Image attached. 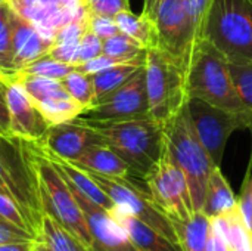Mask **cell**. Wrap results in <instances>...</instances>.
Masks as SVG:
<instances>
[{
  "label": "cell",
  "mask_w": 252,
  "mask_h": 251,
  "mask_svg": "<svg viewBox=\"0 0 252 251\" xmlns=\"http://www.w3.org/2000/svg\"><path fill=\"white\" fill-rule=\"evenodd\" d=\"M0 194H4L18 206L28 231L37 241L44 210L37 170L27 141L0 136Z\"/></svg>",
  "instance_id": "1"
},
{
  "label": "cell",
  "mask_w": 252,
  "mask_h": 251,
  "mask_svg": "<svg viewBox=\"0 0 252 251\" xmlns=\"http://www.w3.org/2000/svg\"><path fill=\"white\" fill-rule=\"evenodd\" d=\"M84 121L100 133L105 145L120 155L137 178L143 179L162 155L165 126L152 117L124 121Z\"/></svg>",
  "instance_id": "2"
},
{
  "label": "cell",
  "mask_w": 252,
  "mask_h": 251,
  "mask_svg": "<svg viewBox=\"0 0 252 251\" xmlns=\"http://www.w3.org/2000/svg\"><path fill=\"white\" fill-rule=\"evenodd\" d=\"M149 115L165 126L188 104V64L170 53L149 47L145 55Z\"/></svg>",
  "instance_id": "3"
},
{
  "label": "cell",
  "mask_w": 252,
  "mask_h": 251,
  "mask_svg": "<svg viewBox=\"0 0 252 251\" xmlns=\"http://www.w3.org/2000/svg\"><path fill=\"white\" fill-rule=\"evenodd\" d=\"M165 146L188 180L193 210H202L208 180L216 166L195 133L188 105L165 124Z\"/></svg>",
  "instance_id": "4"
},
{
  "label": "cell",
  "mask_w": 252,
  "mask_h": 251,
  "mask_svg": "<svg viewBox=\"0 0 252 251\" xmlns=\"http://www.w3.org/2000/svg\"><path fill=\"white\" fill-rule=\"evenodd\" d=\"M188 95L247 115L235 89L227 59L205 40L196 44L188 65Z\"/></svg>",
  "instance_id": "5"
},
{
  "label": "cell",
  "mask_w": 252,
  "mask_h": 251,
  "mask_svg": "<svg viewBox=\"0 0 252 251\" xmlns=\"http://www.w3.org/2000/svg\"><path fill=\"white\" fill-rule=\"evenodd\" d=\"M204 40L227 61L252 62V0H213Z\"/></svg>",
  "instance_id": "6"
},
{
  "label": "cell",
  "mask_w": 252,
  "mask_h": 251,
  "mask_svg": "<svg viewBox=\"0 0 252 251\" xmlns=\"http://www.w3.org/2000/svg\"><path fill=\"white\" fill-rule=\"evenodd\" d=\"M27 145L37 170L44 215L74 234L90 250V232L69 185L35 142H27Z\"/></svg>",
  "instance_id": "7"
},
{
  "label": "cell",
  "mask_w": 252,
  "mask_h": 251,
  "mask_svg": "<svg viewBox=\"0 0 252 251\" xmlns=\"http://www.w3.org/2000/svg\"><path fill=\"white\" fill-rule=\"evenodd\" d=\"M143 180L155 206L171 222H182L193 215L188 180L171 158L167 146H164L161 158Z\"/></svg>",
  "instance_id": "8"
},
{
  "label": "cell",
  "mask_w": 252,
  "mask_h": 251,
  "mask_svg": "<svg viewBox=\"0 0 252 251\" xmlns=\"http://www.w3.org/2000/svg\"><path fill=\"white\" fill-rule=\"evenodd\" d=\"M186 105L199 142L214 166L220 167L230 135L238 129L251 127L248 115L214 107L198 98H189Z\"/></svg>",
  "instance_id": "9"
},
{
  "label": "cell",
  "mask_w": 252,
  "mask_h": 251,
  "mask_svg": "<svg viewBox=\"0 0 252 251\" xmlns=\"http://www.w3.org/2000/svg\"><path fill=\"white\" fill-rule=\"evenodd\" d=\"M86 172L106 192V195L114 201L115 206L127 210L128 213L177 244V237L171 220L155 206L148 191L137 186L131 179L109 178L90 170Z\"/></svg>",
  "instance_id": "10"
},
{
  "label": "cell",
  "mask_w": 252,
  "mask_h": 251,
  "mask_svg": "<svg viewBox=\"0 0 252 251\" xmlns=\"http://www.w3.org/2000/svg\"><path fill=\"white\" fill-rule=\"evenodd\" d=\"M80 117L90 121H124L151 117L145 64L126 83L86 109Z\"/></svg>",
  "instance_id": "11"
},
{
  "label": "cell",
  "mask_w": 252,
  "mask_h": 251,
  "mask_svg": "<svg viewBox=\"0 0 252 251\" xmlns=\"http://www.w3.org/2000/svg\"><path fill=\"white\" fill-rule=\"evenodd\" d=\"M148 19L152 22L155 31L154 47H158L189 65L198 43L182 0H164Z\"/></svg>",
  "instance_id": "12"
},
{
  "label": "cell",
  "mask_w": 252,
  "mask_h": 251,
  "mask_svg": "<svg viewBox=\"0 0 252 251\" xmlns=\"http://www.w3.org/2000/svg\"><path fill=\"white\" fill-rule=\"evenodd\" d=\"M9 3L18 15L32 22L52 40L69 21L89 16V7L80 0H9Z\"/></svg>",
  "instance_id": "13"
},
{
  "label": "cell",
  "mask_w": 252,
  "mask_h": 251,
  "mask_svg": "<svg viewBox=\"0 0 252 251\" xmlns=\"http://www.w3.org/2000/svg\"><path fill=\"white\" fill-rule=\"evenodd\" d=\"M69 188L84 215L90 232V251H139L124 228L111 216L106 209L92 203L71 185Z\"/></svg>",
  "instance_id": "14"
},
{
  "label": "cell",
  "mask_w": 252,
  "mask_h": 251,
  "mask_svg": "<svg viewBox=\"0 0 252 251\" xmlns=\"http://www.w3.org/2000/svg\"><path fill=\"white\" fill-rule=\"evenodd\" d=\"M38 145L49 154L66 161H75L93 145H105L100 133L83 118L50 126Z\"/></svg>",
  "instance_id": "15"
},
{
  "label": "cell",
  "mask_w": 252,
  "mask_h": 251,
  "mask_svg": "<svg viewBox=\"0 0 252 251\" xmlns=\"http://www.w3.org/2000/svg\"><path fill=\"white\" fill-rule=\"evenodd\" d=\"M6 98L10 117V136L27 142H41L50 124L16 80H12L6 86Z\"/></svg>",
  "instance_id": "16"
},
{
  "label": "cell",
  "mask_w": 252,
  "mask_h": 251,
  "mask_svg": "<svg viewBox=\"0 0 252 251\" xmlns=\"http://www.w3.org/2000/svg\"><path fill=\"white\" fill-rule=\"evenodd\" d=\"M13 59L16 71L47 55L53 40L46 37L32 22L15 12L13 16Z\"/></svg>",
  "instance_id": "17"
},
{
  "label": "cell",
  "mask_w": 252,
  "mask_h": 251,
  "mask_svg": "<svg viewBox=\"0 0 252 251\" xmlns=\"http://www.w3.org/2000/svg\"><path fill=\"white\" fill-rule=\"evenodd\" d=\"M108 212L124 228L139 251H182L179 244L173 243L127 210L115 206Z\"/></svg>",
  "instance_id": "18"
},
{
  "label": "cell",
  "mask_w": 252,
  "mask_h": 251,
  "mask_svg": "<svg viewBox=\"0 0 252 251\" xmlns=\"http://www.w3.org/2000/svg\"><path fill=\"white\" fill-rule=\"evenodd\" d=\"M38 145V143H37ZM40 146V145H38ZM41 148V146H40ZM43 149V148H41ZM43 152L46 154V157L56 166V169L62 173V176L65 178V180L72 186L75 188L80 194H83L86 198H89L92 203L106 209V210H111L112 207H115L114 201L106 195V192L93 180V178L81 167L75 166L74 163L71 161H66L63 158H59L53 154H49L43 149Z\"/></svg>",
  "instance_id": "19"
},
{
  "label": "cell",
  "mask_w": 252,
  "mask_h": 251,
  "mask_svg": "<svg viewBox=\"0 0 252 251\" xmlns=\"http://www.w3.org/2000/svg\"><path fill=\"white\" fill-rule=\"evenodd\" d=\"M71 163L81 169L109 178L131 179L133 176L130 166L106 145H93Z\"/></svg>",
  "instance_id": "20"
},
{
  "label": "cell",
  "mask_w": 252,
  "mask_h": 251,
  "mask_svg": "<svg viewBox=\"0 0 252 251\" xmlns=\"http://www.w3.org/2000/svg\"><path fill=\"white\" fill-rule=\"evenodd\" d=\"M238 207L239 204H238V200L233 194L230 183L224 178L221 169L214 167L208 180V186H207L201 212H204L210 219H214V217L229 215Z\"/></svg>",
  "instance_id": "21"
},
{
  "label": "cell",
  "mask_w": 252,
  "mask_h": 251,
  "mask_svg": "<svg viewBox=\"0 0 252 251\" xmlns=\"http://www.w3.org/2000/svg\"><path fill=\"white\" fill-rule=\"evenodd\" d=\"M171 223L182 251H208L213 228L211 219L204 212H193L189 219Z\"/></svg>",
  "instance_id": "22"
},
{
  "label": "cell",
  "mask_w": 252,
  "mask_h": 251,
  "mask_svg": "<svg viewBox=\"0 0 252 251\" xmlns=\"http://www.w3.org/2000/svg\"><path fill=\"white\" fill-rule=\"evenodd\" d=\"M145 55H146V52H145ZM145 55L140 58H136L133 61L121 62L114 67H109L97 74H93L92 81H93V87H94V104L99 102L100 99H103L111 92H114L123 83H126L140 67H143Z\"/></svg>",
  "instance_id": "23"
},
{
  "label": "cell",
  "mask_w": 252,
  "mask_h": 251,
  "mask_svg": "<svg viewBox=\"0 0 252 251\" xmlns=\"http://www.w3.org/2000/svg\"><path fill=\"white\" fill-rule=\"evenodd\" d=\"M37 243L47 251H90L74 234L44 215Z\"/></svg>",
  "instance_id": "24"
},
{
  "label": "cell",
  "mask_w": 252,
  "mask_h": 251,
  "mask_svg": "<svg viewBox=\"0 0 252 251\" xmlns=\"http://www.w3.org/2000/svg\"><path fill=\"white\" fill-rule=\"evenodd\" d=\"M34 104L50 126L72 121L86 111L71 96H56V98L43 99Z\"/></svg>",
  "instance_id": "25"
},
{
  "label": "cell",
  "mask_w": 252,
  "mask_h": 251,
  "mask_svg": "<svg viewBox=\"0 0 252 251\" xmlns=\"http://www.w3.org/2000/svg\"><path fill=\"white\" fill-rule=\"evenodd\" d=\"M114 19L120 28V33L139 41L145 49L155 46L154 25L142 13L136 15L131 12V9H128V10H123V12L117 13L114 16Z\"/></svg>",
  "instance_id": "26"
},
{
  "label": "cell",
  "mask_w": 252,
  "mask_h": 251,
  "mask_svg": "<svg viewBox=\"0 0 252 251\" xmlns=\"http://www.w3.org/2000/svg\"><path fill=\"white\" fill-rule=\"evenodd\" d=\"M13 16L15 10L12 9L9 0L0 6V70L12 80L18 72L15 68L13 59Z\"/></svg>",
  "instance_id": "27"
},
{
  "label": "cell",
  "mask_w": 252,
  "mask_h": 251,
  "mask_svg": "<svg viewBox=\"0 0 252 251\" xmlns=\"http://www.w3.org/2000/svg\"><path fill=\"white\" fill-rule=\"evenodd\" d=\"M12 80H16L24 90L28 93V96L32 99V102H38L49 98L56 96H69L65 90L61 80L34 75V74H25V72H16Z\"/></svg>",
  "instance_id": "28"
},
{
  "label": "cell",
  "mask_w": 252,
  "mask_h": 251,
  "mask_svg": "<svg viewBox=\"0 0 252 251\" xmlns=\"http://www.w3.org/2000/svg\"><path fill=\"white\" fill-rule=\"evenodd\" d=\"M227 65L235 89L238 92V96L244 105L247 115L250 117L252 127V62L227 61Z\"/></svg>",
  "instance_id": "29"
},
{
  "label": "cell",
  "mask_w": 252,
  "mask_h": 251,
  "mask_svg": "<svg viewBox=\"0 0 252 251\" xmlns=\"http://www.w3.org/2000/svg\"><path fill=\"white\" fill-rule=\"evenodd\" d=\"M62 84L68 95L78 102L84 109H89L94 104V87L92 81V75L80 72L77 70L71 71L62 80Z\"/></svg>",
  "instance_id": "30"
},
{
  "label": "cell",
  "mask_w": 252,
  "mask_h": 251,
  "mask_svg": "<svg viewBox=\"0 0 252 251\" xmlns=\"http://www.w3.org/2000/svg\"><path fill=\"white\" fill-rule=\"evenodd\" d=\"M145 52L146 49L139 41L123 33H118L103 40V53L121 62H128L136 58H140L145 55Z\"/></svg>",
  "instance_id": "31"
},
{
  "label": "cell",
  "mask_w": 252,
  "mask_h": 251,
  "mask_svg": "<svg viewBox=\"0 0 252 251\" xmlns=\"http://www.w3.org/2000/svg\"><path fill=\"white\" fill-rule=\"evenodd\" d=\"M74 70H75V65L63 64V62H59V61L53 59L49 55H44V56L38 58L37 61L31 62L30 65L24 67L22 70H19V72L34 74V75H41V77L62 80L65 75H68Z\"/></svg>",
  "instance_id": "32"
},
{
  "label": "cell",
  "mask_w": 252,
  "mask_h": 251,
  "mask_svg": "<svg viewBox=\"0 0 252 251\" xmlns=\"http://www.w3.org/2000/svg\"><path fill=\"white\" fill-rule=\"evenodd\" d=\"M182 3L192 24L196 43L199 44L204 40L205 24H207V18L211 9L213 0H182Z\"/></svg>",
  "instance_id": "33"
},
{
  "label": "cell",
  "mask_w": 252,
  "mask_h": 251,
  "mask_svg": "<svg viewBox=\"0 0 252 251\" xmlns=\"http://www.w3.org/2000/svg\"><path fill=\"white\" fill-rule=\"evenodd\" d=\"M87 21H89V16L75 18L69 21L68 24H65L56 31L53 37V43H78L81 37L86 34V31L89 30Z\"/></svg>",
  "instance_id": "34"
},
{
  "label": "cell",
  "mask_w": 252,
  "mask_h": 251,
  "mask_svg": "<svg viewBox=\"0 0 252 251\" xmlns=\"http://www.w3.org/2000/svg\"><path fill=\"white\" fill-rule=\"evenodd\" d=\"M238 204H239V210L242 213V217H244L248 229L252 232V148L248 169H247V175H245V179H244V183H242L241 197L238 200Z\"/></svg>",
  "instance_id": "35"
},
{
  "label": "cell",
  "mask_w": 252,
  "mask_h": 251,
  "mask_svg": "<svg viewBox=\"0 0 252 251\" xmlns=\"http://www.w3.org/2000/svg\"><path fill=\"white\" fill-rule=\"evenodd\" d=\"M103 53V40L93 34L92 31H86V34L81 37L78 43V52H77V65L83 64L89 59H93Z\"/></svg>",
  "instance_id": "36"
},
{
  "label": "cell",
  "mask_w": 252,
  "mask_h": 251,
  "mask_svg": "<svg viewBox=\"0 0 252 251\" xmlns=\"http://www.w3.org/2000/svg\"><path fill=\"white\" fill-rule=\"evenodd\" d=\"M87 25H89V31H92L93 34H96L102 40L109 38V37H112V36L120 33V28H118L115 19L111 18V16L93 15V13L89 12Z\"/></svg>",
  "instance_id": "37"
},
{
  "label": "cell",
  "mask_w": 252,
  "mask_h": 251,
  "mask_svg": "<svg viewBox=\"0 0 252 251\" xmlns=\"http://www.w3.org/2000/svg\"><path fill=\"white\" fill-rule=\"evenodd\" d=\"M19 241H35V238L24 228L6 220L0 216V244L4 243H19Z\"/></svg>",
  "instance_id": "38"
},
{
  "label": "cell",
  "mask_w": 252,
  "mask_h": 251,
  "mask_svg": "<svg viewBox=\"0 0 252 251\" xmlns=\"http://www.w3.org/2000/svg\"><path fill=\"white\" fill-rule=\"evenodd\" d=\"M87 7L93 15L114 18L117 13L130 9V0H93Z\"/></svg>",
  "instance_id": "39"
},
{
  "label": "cell",
  "mask_w": 252,
  "mask_h": 251,
  "mask_svg": "<svg viewBox=\"0 0 252 251\" xmlns=\"http://www.w3.org/2000/svg\"><path fill=\"white\" fill-rule=\"evenodd\" d=\"M117 64H121V61L115 59V58H111L105 53H100L99 56L93 58V59H89L83 64H78L75 65V70L80 71V72H84L87 75H93V74H97L109 67H114Z\"/></svg>",
  "instance_id": "40"
},
{
  "label": "cell",
  "mask_w": 252,
  "mask_h": 251,
  "mask_svg": "<svg viewBox=\"0 0 252 251\" xmlns=\"http://www.w3.org/2000/svg\"><path fill=\"white\" fill-rule=\"evenodd\" d=\"M78 43H53L50 50L47 52V55L52 56L53 59L59 61V62L77 65Z\"/></svg>",
  "instance_id": "41"
},
{
  "label": "cell",
  "mask_w": 252,
  "mask_h": 251,
  "mask_svg": "<svg viewBox=\"0 0 252 251\" xmlns=\"http://www.w3.org/2000/svg\"><path fill=\"white\" fill-rule=\"evenodd\" d=\"M0 216H3L6 220L15 223L16 226H21L24 229L28 231V226H27V222L21 213V210L18 209V206L9 198L6 197L4 194H0ZM30 232V231H28ZM31 234V232H30ZM32 235V234H31Z\"/></svg>",
  "instance_id": "42"
},
{
  "label": "cell",
  "mask_w": 252,
  "mask_h": 251,
  "mask_svg": "<svg viewBox=\"0 0 252 251\" xmlns=\"http://www.w3.org/2000/svg\"><path fill=\"white\" fill-rule=\"evenodd\" d=\"M0 136H10V117L6 98V86L0 84Z\"/></svg>",
  "instance_id": "43"
},
{
  "label": "cell",
  "mask_w": 252,
  "mask_h": 251,
  "mask_svg": "<svg viewBox=\"0 0 252 251\" xmlns=\"http://www.w3.org/2000/svg\"><path fill=\"white\" fill-rule=\"evenodd\" d=\"M35 241H19L0 244V251H32Z\"/></svg>",
  "instance_id": "44"
},
{
  "label": "cell",
  "mask_w": 252,
  "mask_h": 251,
  "mask_svg": "<svg viewBox=\"0 0 252 251\" xmlns=\"http://www.w3.org/2000/svg\"><path fill=\"white\" fill-rule=\"evenodd\" d=\"M164 0H143V9H142V15L143 16H149Z\"/></svg>",
  "instance_id": "45"
},
{
  "label": "cell",
  "mask_w": 252,
  "mask_h": 251,
  "mask_svg": "<svg viewBox=\"0 0 252 251\" xmlns=\"http://www.w3.org/2000/svg\"><path fill=\"white\" fill-rule=\"evenodd\" d=\"M10 81H12V80H10V78H9V77H7L4 72L0 70V84H3V86H7Z\"/></svg>",
  "instance_id": "46"
},
{
  "label": "cell",
  "mask_w": 252,
  "mask_h": 251,
  "mask_svg": "<svg viewBox=\"0 0 252 251\" xmlns=\"http://www.w3.org/2000/svg\"><path fill=\"white\" fill-rule=\"evenodd\" d=\"M32 251H47L46 249H44V246H41L40 243H34V249H32Z\"/></svg>",
  "instance_id": "47"
},
{
  "label": "cell",
  "mask_w": 252,
  "mask_h": 251,
  "mask_svg": "<svg viewBox=\"0 0 252 251\" xmlns=\"http://www.w3.org/2000/svg\"><path fill=\"white\" fill-rule=\"evenodd\" d=\"M80 1H81L83 4H86V6H89V4H90V3H92L93 0H80Z\"/></svg>",
  "instance_id": "48"
},
{
  "label": "cell",
  "mask_w": 252,
  "mask_h": 251,
  "mask_svg": "<svg viewBox=\"0 0 252 251\" xmlns=\"http://www.w3.org/2000/svg\"><path fill=\"white\" fill-rule=\"evenodd\" d=\"M6 1H7V0H0V6H1L3 3H6Z\"/></svg>",
  "instance_id": "49"
}]
</instances>
